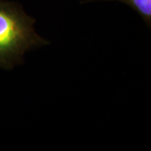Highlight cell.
Returning a JSON list of instances; mask_svg holds the SVG:
<instances>
[{"mask_svg":"<svg viewBox=\"0 0 151 151\" xmlns=\"http://www.w3.org/2000/svg\"><path fill=\"white\" fill-rule=\"evenodd\" d=\"M35 22L20 4L0 0V68L10 70L23 63L27 50L49 45L36 34Z\"/></svg>","mask_w":151,"mask_h":151,"instance_id":"obj_1","label":"cell"},{"mask_svg":"<svg viewBox=\"0 0 151 151\" xmlns=\"http://www.w3.org/2000/svg\"><path fill=\"white\" fill-rule=\"evenodd\" d=\"M92 1H119L129 5L145 21L147 26H151V0H85L81 4Z\"/></svg>","mask_w":151,"mask_h":151,"instance_id":"obj_2","label":"cell"}]
</instances>
